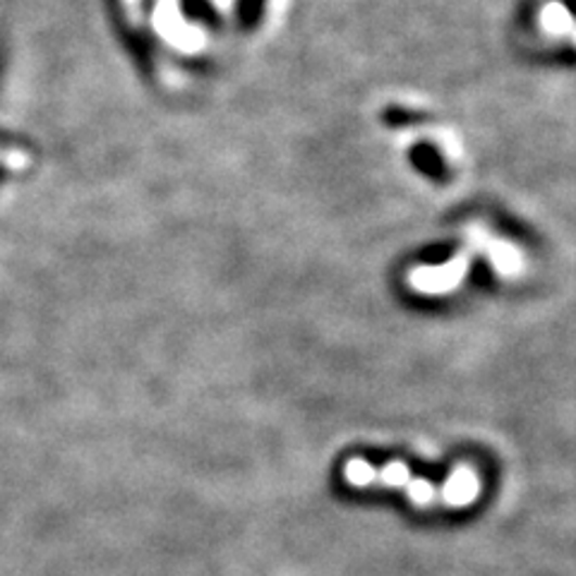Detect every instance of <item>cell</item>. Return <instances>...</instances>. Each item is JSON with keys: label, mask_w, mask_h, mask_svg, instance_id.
<instances>
[{"label": "cell", "mask_w": 576, "mask_h": 576, "mask_svg": "<svg viewBox=\"0 0 576 576\" xmlns=\"http://www.w3.org/2000/svg\"><path fill=\"white\" fill-rule=\"evenodd\" d=\"M469 251L485 253L490 259V265L502 279H519L526 272V257L524 253L507 241H497L483 229V226L473 223L466 231Z\"/></svg>", "instance_id": "6da1fadb"}, {"label": "cell", "mask_w": 576, "mask_h": 576, "mask_svg": "<svg viewBox=\"0 0 576 576\" xmlns=\"http://www.w3.org/2000/svg\"><path fill=\"white\" fill-rule=\"evenodd\" d=\"M471 269V255L459 253L457 257H451L445 265L435 267H415L409 274V284L418 293H431V296H439V293H451L457 286H461V281L466 279Z\"/></svg>", "instance_id": "7a4b0ae2"}, {"label": "cell", "mask_w": 576, "mask_h": 576, "mask_svg": "<svg viewBox=\"0 0 576 576\" xmlns=\"http://www.w3.org/2000/svg\"><path fill=\"white\" fill-rule=\"evenodd\" d=\"M481 492V478L478 473L471 466H457L449 473V478L445 481L439 497L449 507H466L476 500Z\"/></svg>", "instance_id": "3957f363"}, {"label": "cell", "mask_w": 576, "mask_h": 576, "mask_svg": "<svg viewBox=\"0 0 576 576\" xmlns=\"http://www.w3.org/2000/svg\"><path fill=\"white\" fill-rule=\"evenodd\" d=\"M346 481L354 485V488H368V485H375L377 481V469L366 459H351L344 469Z\"/></svg>", "instance_id": "277c9868"}, {"label": "cell", "mask_w": 576, "mask_h": 576, "mask_svg": "<svg viewBox=\"0 0 576 576\" xmlns=\"http://www.w3.org/2000/svg\"><path fill=\"white\" fill-rule=\"evenodd\" d=\"M411 469L404 464V461H389L387 466L377 469V481L380 485H387V488H406L411 481Z\"/></svg>", "instance_id": "5b68a950"}, {"label": "cell", "mask_w": 576, "mask_h": 576, "mask_svg": "<svg viewBox=\"0 0 576 576\" xmlns=\"http://www.w3.org/2000/svg\"><path fill=\"white\" fill-rule=\"evenodd\" d=\"M406 492H409V500L415 507H431L439 497V490L431 481H425V478H411L409 485H406Z\"/></svg>", "instance_id": "8992f818"}, {"label": "cell", "mask_w": 576, "mask_h": 576, "mask_svg": "<svg viewBox=\"0 0 576 576\" xmlns=\"http://www.w3.org/2000/svg\"><path fill=\"white\" fill-rule=\"evenodd\" d=\"M259 10V0H245V17H255Z\"/></svg>", "instance_id": "52a82bcc"}]
</instances>
